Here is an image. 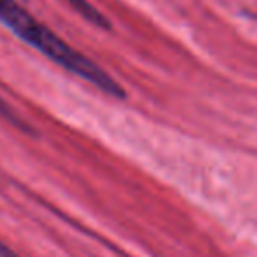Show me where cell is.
<instances>
[{
    "instance_id": "obj_3",
    "label": "cell",
    "mask_w": 257,
    "mask_h": 257,
    "mask_svg": "<svg viewBox=\"0 0 257 257\" xmlns=\"http://www.w3.org/2000/svg\"><path fill=\"white\" fill-rule=\"evenodd\" d=\"M0 116L4 118L6 121H9L11 125H15L16 128L23 131V133H32V127H30V125L27 123V121L23 120L18 113H16L15 107H13L11 104L6 102L2 97H0Z\"/></svg>"
},
{
    "instance_id": "obj_4",
    "label": "cell",
    "mask_w": 257,
    "mask_h": 257,
    "mask_svg": "<svg viewBox=\"0 0 257 257\" xmlns=\"http://www.w3.org/2000/svg\"><path fill=\"white\" fill-rule=\"evenodd\" d=\"M0 257H20V255L13 248H9L6 243L0 241Z\"/></svg>"
},
{
    "instance_id": "obj_2",
    "label": "cell",
    "mask_w": 257,
    "mask_h": 257,
    "mask_svg": "<svg viewBox=\"0 0 257 257\" xmlns=\"http://www.w3.org/2000/svg\"><path fill=\"white\" fill-rule=\"evenodd\" d=\"M65 4L71 6L81 18H85L88 23H92L93 27L102 30H111V22L95 8L93 4H90L88 0H64Z\"/></svg>"
},
{
    "instance_id": "obj_1",
    "label": "cell",
    "mask_w": 257,
    "mask_h": 257,
    "mask_svg": "<svg viewBox=\"0 0 257 257\" xmlns=\"http://www.w3.org/2000/svg\"><path fill=\"white\" fill-rule=\"evenodd\" d=\"M0 23L18 36L23 43L50 58L53 64L88 81L100 92L118 99L125 97V90L116 79H113L100 65H97L86 55L72 48L53 30L41 23L18 0H0Z\"/></svg>"
}]
</instances>
